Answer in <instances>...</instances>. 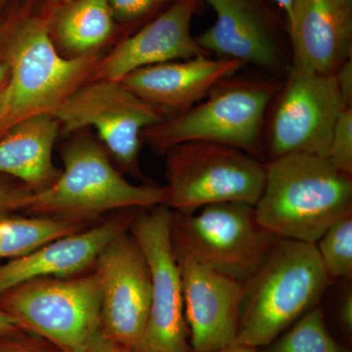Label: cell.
Returning <instances> with one entry per match:
<instances>
[{"label":"cell","instance_id":"obj_9","mask_svg":"<svg viewBox=\"0 0 352 352\" xmlns=\"http://www.w3.org/2000/svg\"><path fill=\"white\" fill-rule=\"evenodd\" d=\"M278 239L258 221L254 206L247 203L226 201L193 214H173L175 249L241 283Z\"/></svg>","mask_w":352,"mask_h":352},{"label":"cell","instance_id":"obj_11","mask_svg":"<svg viewBox=\"0 0 352 352\" xmlns=\"http://www.w3.org/2000/svg\"><path fill=\"white\" fill-rule=\"evenodd\" d=\"M173 210L157 205L135 214L129 231L151 276V305L144 333L132 352H188L182 276L173 242Z\"/></svg>","mask_w":352,"mask_h":352},{"label":"cell","instance_id":"obj_29","mask_svg":"<svg viewBox=\"0 0 352 352\" xmlns=\"http://www.w3.org/2000/svg\"><path fill=\"white\" fill-rule=\"evenodd\" d=\"M85 352H132L131 349L120 346L113 340L104 337L102 333L96 336Z\"/></svg>","mask_w":352,"mask_h":352},{"label":"cell","instance_id":"obj_6","mask_svg":"<svg viewBox=\"0 0 352 352\" xmlns=\"http://www.w3.org/2000/svg\"><path fill=\"white\" fill-rule=\"evenodd\" d=\"M163 205L179 214L206 206L241 201L256 206L265 182L266 163L232 146L187 142L166 153Z\"/></svg>","mask_w":352,"mask_h":352},{"label":"cell","instance_id":"obj_16","mask_svg":"<svg viewBox=\"0 0 352 352\" xmlns=\"http://www.w3.org/2000/svg\"><path fill=\"white\" fill-rule=\"evenodd\" d=\"M286 23L292 65L335 76L352 60V0H295Z\"/></svg>","mask_w":352,"mask_h":352},{"label":"cell","instance_id":"obj_17","mask_svg":"<svg viewBox=\"0 0 352 352\" xmlns=\"http://www.w3.org/2000/svg\"><path fill=\"white\" fill-rule=\"evenodd\" d=\"M134 215H118L92 228L51 241L30 254L1 264L0 295L38 278L69 277L87 272L116 237L129 230Z\"/></svg>","mask_w":352,"mask_h":352},{"label":"cell","instance_id":"obj_15","mask_svg":"<svg viewBox=\"0 0 352 352\" xmlns=\"http://www.w3.org/2000/svg\"><path fill=\"white\" fill-rule=\"evenodd\" d=\"M200 0H176L156 19L104 55L90 80H124L153 65L210 56L192 36L191 23Z\"/></svg>","mask_w":352,"mask_h":352},{"label":"cell","instance_id":"obj_2","mask_svg":"<svg viewBox=\"0 0 352 352\" xmlns=\"http://www.w3.org/2000/svg\"><path fill=\"white\" fill-rule=\"evenodd\" d=\"M283 78L259 71L228 76L193 107L146 129L141 139L159 154L201 141L232 146L266 163V115Z\"/></svg>","mask_w":352,"mask_h":352},{"label":"cell","instance_id":"obj_32","mask_svg":"<svg viewBox=\"0 0 352 352\" xmlns=\"http://www.w3.org/2000/svg\"><path fill=\"white\" fill-rule=\"evenodd\" d=\"M212 352H258V349H254V347L244 346V344H236Z\"/></svg>","mask_w":352,"mask_h":352},{"label":"cell","instance_id":"obj_5","mask_svg":"<svg viewBox=\"0 0 352 352\" xmlns=\"http://www.w3.org/2000/svg\"><path fill=\"white\" fill-rule=\"evenodd\" d=\"M64 170L48 188L32 192L23 212L34 217L90 220L116 210L163 205L164 187L134 185L111 163L98 143L76 138L62 148Z\"/></svg>","mask_w":352,"mask_h":352},{"label":"cell","instance_id":"obj_3","mask_svg":"<svg viewBox=\"0 0 352 352\" xmlns=\"http://www.w3.org/2000/svg\"><path fill=\"white\" fill-rule=\"evenodd\" d=\"M331 281L316 245L280 238L243 283L236 344L268 346L316 307Z\"/></svg>","mask_w":352,"mask_h":352},{"label":"cell","instance_id":"obj_34","mask_svg":"<svg viewBox=\"0 0 352 352\" xmlns=\"http://www.w3.org/2000/svg\"><path fill=\"white\" fill-rule=\"evenodd\" d=\"M275 4H277L280 8L283 10L286 18L288 17L289 12H291L292 7H293L294 2L295 0H272Z\"/></svg>","mask_w":352,"mask_h":352},{"label":"cell","instance_id":"obj_14","mask_svg":"<svg viewBox=\"0 0 352 352\" xmlns=\"http://www.w3.org/2000/svg\"><path fill=\"white\" fill-rule=\"evenodd\" d=\"M182 276L185 320L194 352L233 346L239 330L243 283L175 250Z\"/></svg>","mask_w":352,"mask_h":352},{"label":"cell","instance_id":"obj_22","mask_svg":"<svg viewBox=\"0 0 352 352\" xmlns=\"http://www.w3.org/2000/svg\"><path fill=\"white\" fill-rule=\"evenodd\" d=\"M265 347L266 352H349L329 332L323 314L317 307Z\"/></svg>","mask_w":352,"mask_h":352},{"label":"cell","instance_id":"obj_35","mask_svg":"<svg viewBox=\"0 0 352 352\" xmlns=\"http://www.w3.org/2000/svg\"><path fill=\"white\" fill-rule=\"evenodd\" d=\"M57 1L64 2V3H69V2L73 1V0H57Z\"/></svg>","mask_w":352,"mask_h":352},{"label":"cell","instance_id":"obj_31","mask_svg":"<svg viewBox=\"0 0 352 352\" xmlns=\"http://www.w3.org/2000/svg\"><path fill=\"white\" fill-rule=\"evenodd\" d=\"M22 330L19 322L0 308V336L12 335Z\"/></svg>","mask_w":352,"mask_h":352},{"label":"cell","instance_id":"obj_8","mask_svg":"<svg viewBox=\"0 0 352 352\" xmlns=\"http://www.w3.org/2000/svg\"><path fill=\"white\" fill-rule=\"evenodd\" d=\"M347 107L336 76L292 65L266 115V162L291 154L327 157L333 127Z\"/></svg>","mask_w":352,"mask_h":352},{"label":"cell","instance_id":"obj_26","mask_svg":"<svg viewBox=\"0 0 352 352\" xmlns=\"http://www.w3.org/2000/svg\"><path fill=\"white\" fill-rule=\"evenodd\" d=\"M161 0H109L113 15L132 21L150 12Z\"/></svg>","mask_w":352,"mask_h":352},{"label":"cell","instance_id":"obj_36","mask_svg":"<svg viewBox=\"0 0 352 352\" xmlns=\"http://www.w3.org/2000/svg\"><path fill=\"white\" fill-rule=\"evenodd\" d=\"M7 1H8V0H0V6H3Z\"/></svg>","mask_w":352,"mask_h":352},{"label":"cell","instance_id":"obj_19","mask_svg":"<svg viewBox=\"0 0 352 352\" xmlns=\"http://www.w3.org/2000/svg\"><path fill=\"white\" fill-rule=\"evenodd\" d=\"M60 124L51 113L32 116L0 138V173L18 178L32 192L48 188L61 173L53 163Z\"/></svg>","mask_w":352,"mask_h":352},{"label":"cell","instance_id":"obj_27","mask_svg":"<svg viewBox=\"0 0 352 352\" xmlns=\"http://www.w3.org/2000/svg\"><path fill=\"white\" fill-rule=\"evenodd\" d=\"M335 76L346 105L352 107V60L342 65Z\"/></svg>","mask_w":352,"mask_h":352},{"label":"cell","instance_id":"obj_7","mask_svg":"<svg viewBox=\"0 0 352 352\" xmlns=\"http://www.w3.org/2000/svg\"><path fill=\"white\" fill-rule=\"evenodd\" d=\"M0 308L23 330L61 352H85L101 333V288L96 272L38 278L0 295Z\"/></svg>","mask_w":352,"mask_h":352},{"label":"cell","instance_id":"obj_13","mask_svg":"<svg viewBox=\"0 0 352 352\" xmlns=\"http://www.w3.org/2000/svg\"><path fill=\"white\" fill-rule=\"evenodd\" d=\"M101 288V333L126 349L144 333L151 305V276L131 231L116 237L94 264Z\"/></svg>","mask_w":352,"mask_h":352},{"label":"cell","instance_id":"obj_30","mask_svg":"<svg viewBox=\"0 0 352 352\" xmlns=\"http://www.w3.org/2000/svg\"><path fill=\"white\" fill-rule=\"evenodd\" d=\"M0 352H46L41 347L13 340H0Z\"/></svg>","mask_w":352,"mask_h":352},{"label":"cell","instance_id":"obj_1","mask_svg":"<svg viewBox=\"0 0 352 352\" xmlns=\"http://www.w3.org/2000/svg\"><path fill=\"white\" fill-rule=\"evenodd\" d=\"M264 227L281 239L316 244L329 227L352 214V176L327 157L291 154L266 162L254 206Z\"/></svg>","mask_w":352,"mask_h":352},{"label":"cell","instance_id":"obj_21","mask_svg":"<svg viewBox=\"0 0 352 352\" xmlns=\"http://www.w3.org/2000/svg\"><path fill=\"white\" fill-rule=\"evenodd\" d=\"M87 226V222L55 217H1L0 259L20 258L51 241L85 230Z\"/></svg>","mask_w":352,"mask_h":352},{"label":"cell","instance_id":"obj_12","mask_svg":"<svg viewBox=\"0 0 352 352\" xmlns=\"http://www.w3.org/2000/svg\"><path fill=\"white\" fill-rule=\"evenodd\" d=\"M215 22L196 41L208 54L283 78L293 63L287 23L268 0H206Z\"/></svg>","mask_w":352,"mask_h":352},{"label":"cell","instance_id":"obj_4","mask_svg":"<svg viewBox=\"0 0 352 352\" xmlns=\"http://www.w3.org/2000/svg\"><path fill=\"white\" fill-rule=\"evenodd\" d=\"M8 69L0 91V138L32 116L51 113L94 75L104 54L98 50L65 58L50 28L38 18L20 21L0 43Z\"/></svg>","mask_w":352,"mask_h":352},{"label":"cell","instance_id":"obj_33","mask_svg":"<svg viewBox=\"0 0 352 352\" xmlns=\"http://www.w3.org/2000/svg\"><path fill=\"white\" fill-rule=\"evenodd\" d=\"M7 76H8V69H7V65L2 57L1 50H0V91L6 85Z\"/></svg>","mask_w":352,"mask_h":352},{"label":"cell","instance_id":"obj_20","mask_svg":"<svg viewBox=\"0 0 352 352\" xmlns=\"http://www.w3.org/2000/svg\"><path fill=\"white\" fill-rule=\"evenodd\" d=\"M113 15L109 0H73L58 14V41L72 57L94 52L110 38Z\"/></svg>","mask_w":352,"mask_h":352},{"label":"cell","instance_id":"obj_25","mask_svg":"<svg viewBox=\"0 0 352 352\" xmlns=\"http://www.w3.org/2000/svg\"><path fill=\"white\" fill-rule=\"evenodd\" d=\"M32 191L25 185L14 186L0 182V219L23 210L25 200Z\"/></svg>","mask_w":352,"mask_h":352},{"label":"cell","instance_id":"obj_18","mask_svg":"<svg viewBox=\"0 0 352 352\" xmlns=\"http://www.w3.org/2000/svg\"><path fill=\"white\" fill-rule=\"evenodd\" d=\"M245 68L234 60L198 56L144 67L120 82L170 118L193 107L215 85Z\"/></svg>","mask_w":352,"mask_h":352},{"label":"cell","instance_id":"obj_24","mask_svg":"<svg viewBox=\"0 0 352 352\" xmlns=\"http://www.w3.org/2000/svg\"><path fill=\"white\" fill-rule=\"evenodd\" d=\"M327 159L342 173L352 176V107L344 109L338 118Z\"/></svg>","mask_w":352,"mask_h":352},{"label":"cell","instance_id":"obj_28","mask_svg":"<svg viewBox=\"0 0 352 352\" xmlns=\"http://www.w3.org/2000/svg\"><path fill=\"white\" fill-rule=\"evenodd\" d=\"M339 318L342 328L347 333L352 332V291L351 288L347 289L340 298L339 303Z\"/></svg>","mask_w":352,"mask_h":352},{"label":"cell","instance_id":"obj_23","mask_svg":"<svg viewBox=\"0 0 352 352\" xmlns=\"http://www.w3.org/2000/svg\"><path fill=\"white\" fill-rule=\"evenodd\" d=\"M315 245L331 280L351 278L352 214L329 227Z\"/></svg>","mask_w":352,"mask_h":352},{"label":"cell","instance_id":"obj_10","mask_svg":"<svg viewBox=\"0 0 352 352\" xmlns=\"http://www.w3.org/2000/svg\"><path fill=\"white\" fill-rule=\"evenodd\" d=\"M63 133L92 126L120 168L142 178L139 168L141 133L166 119L161 110L134 94L122 82L89 80L52 113Z\"/></svg>","mask_w":352,"mask_h":352}]
</instances>
